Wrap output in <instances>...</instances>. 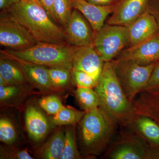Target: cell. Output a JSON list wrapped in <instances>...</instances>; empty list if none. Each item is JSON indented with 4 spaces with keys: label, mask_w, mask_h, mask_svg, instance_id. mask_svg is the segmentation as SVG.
<instances>
[{
    "label": "cell",
    "mask_w": 159,
    "mask_h": 159,
    "mask_svg": "<svg viewBox=\"0 0 159 159\" xmlns=\"http://www.w3.org/2000/svg\"><path fill=\"white\" fill-rule=\"evenodd\" d=\"M0 44L11 50L30 48L38 43L30 33L19 24L1 15Z\"/></svg>",
    "instance_id": "ba28073f"
},
{
    "label": "cell",
    "mask_w": 159,
    "mask_h": 159,
    "mask_svg": "<svg viewBox=\"0 0 159 159\" xmlns=\"http://www.w3.org/2000/svg\"><path fill=\"white\" fill-rule=\"evenodd\" d=\"M81 111L65 107L57 114L53 116L52 122L55 125H75L79 123L85 114Z\"/></svg>",
    "instance_id": "7402d4cb"
},
{
    "label": "cell",
    "mask_w": 159,
    "mask_h": 159,
    "mask_svg": "<svg viewBox=\"0 0 159 159\" xmlns=\"http://www.w3.org/2000/svg\"><path fill=\"white\" fill-rule=\"evenodd\" d=\"M95 90L99 97V107L118 124L130 126L135 113L133 103L125 96L112 61L105 62Z\"/></svg>",
    "instance_id": "7a4b0ae2"
},
{
    "label": "cell",
    "mask_w": 159,
    "mask_h": 159,
    "mask_svg": "<svg viewBox=\"0 0 159 159\" xmlns=\"http://www.w3.org/2000/svg\"><path fill=\"white\" fill-rule=\"evenodd\" d=\"M104 63L93 47H78L73 57L72 70L85 72L97 82Z\"/></svg>",
    "instance_id": "8fae6325"
},
{
    "label": "cell",
    "mask_w": 159,
    "mask_h": 159,
    "mask_svg": "<svg viewBox=\"0 0 159 159\" xmlns=\"http://www.w3.org/2000/svg\"><path fill=\"white\" fill-rule=\"evenodd\" d=\"M39 1H40V0H39Z\"/></svg>",
    "instance_id": "d590c367"
},
{
    "label": "cell",
    "mask_w": 159,
    "mask_h": 159,
    "mask_svg": "<svg viewBox=\"0 0 159 159\" xmlns=\"http://www.w3.org/2000/svg\"><path fill=\"white\" fill-rule=\"evenodd\" d=\"M89 2L100 6H111L116 5L120 0H86Z\"/></svg>",
    "instance_id": "d6a6232c"
},
{
    "label": "cell",
    "mask_w": 159,
    "mask_h": 159,
    "mask_svg": "<svg viewBox=\"0 0 159 159\" xmlns=\"http://www.w3.org/2000/svg\"><path fill=\"white\" fill-rule=\"evenodd\" d=\"M1 159H33L27 149L22 150H8L1 148Z\"/></svg>",
    "instance_id": "f546056e"
},
{
    "label": "cell",
    "mask_w": 159,
    "mask_h": 159,
    "mask_svg": "<svg viewBox=\"0 0 159 159\" xmlns=\"http://www.w3.org/2000/svg\"><path fill=\"white\" fill-rule=\"evenodd\" d=\"M133 103L137 115L149 117L159 125V90L142 91Z\"/></svg>",
    "instance_id": "2e32d148"
},
{
    "label": "cell",
    "mask_w": 159,
    "mask_h": 159,
    "mask_svg": "<svg viewBox=\"0 0 159 159\" xmlns=\"http://www.w3.org/2000/svg\"><path fill=\"white\" fill-rule=\"evenodd\" d=\"M72 77L77 87L95 88L97 82L89 74L83 71L73 70Z\"/></svg>",
    "instance_id": "83f0119b"
},
{
    "label": "cell",
    "mask_w": 159,
    "mask_h": 159,
    "mask_svg": "<svg viewBox=\"0 0 159 159\" xmlns=\"http://www.w3.org/2000/svg\"><path fill=\"white\" fill-rule=\"evenodd\" d=\"M82 15L77 9H73L65 31L71 45L93 47V31Z\"/></svg>",
    "instance_id": "9c48e42d"
},
{
    "label": "cell",
    "mask_w": 159,
    "mask_h": 159,
    "mask_svg": "<svg viewBox=\"0 0 159 159\" xmlns=\"http://www.w3.org/2000/svg\"><path fill=\"white\" fill-rule=\"evenodd\" d=\"M118 123L100 107L86 111L79 122L82 148L88 155L98 156L111 141Z\"/></svg>",
    "instance_id": "3957f363"
},
{
    "label": "cell",
    "mask_w": 159,
    "mask_h": 159,
    "mask_svg": "<svg viewBox=\"0 0 159 159\" xmlns=\"http://www.w3.org/2000/svg\"><path fill=\"white\" fill-rule=\"evenodd\" d=\"M25 122L29 137L34 142L41 141L48 134V121L44 115L34 107L31 106L26 109Z\"/></svg>",
    "instance_id": "e0dca14e"
},
{
    "label": "cell",
    "mask_w": 159,
    "mask_h": 159,
    "mask_svg": "<svg viewBox=\"0 0 159 159\" xmlns=\"http://www.w3.org/2000/svg\"><path fill=\"white\" fill-rule=\"evenodd\" d=\"M1 56L11 60L20 68L28 82L41 90L54 89L50 82L48 68L47 67L22 60L1 51Z\"/></svg>",
    "instance_id": "4fadbf2b"
},
{
    "label": "cell",
    "mask_w": 159,
    "mask_h": 159,
    "mask_svg": "<svg viewBox=\"0 0 159 159\" xmlns=\"http://www.w3.org/2000/svg\"><path fill=\"white\" fill-rule=\"evenodd\" d=\"M19 1L20 0H0V9L1 11L6 10Z\"/></svg>",
    "instance_id": "836d02e7"
},
{
    "label": "cell",
    "mask_w": 159,
    "mask_h": 159,
    "mask_svg": "<svg viewBox=\"0 0 159 159\" xmlns=\"http://www.w3.org/2000/svg\"><path fill=\"white\" fill-rule=\"evenodd\" d=\"M129 127L148 145L159 146V125L153 119L137 115Z\"/></svg>",
    "instance_id": "ac0fdd59"
},
{
    "label": "cell",
    "mask_w": 159,
    "mask_h": 159,
    "mask_svg": "<svg viewBox=\"0 0 159 159\" xmlns=\"http://www.w3.org/2000/svg\"><path fill=\"white\" fill-rule=\"evenodd\" d=\"M22 85H0L1 102H6L18 96L21 93V89L20 87Z\"/></svg>",
    "instance_id": "f1b7e54d"
},
{
    "label": "cell",
    "mask_w": 159,
    "mask_h": 159,
    "mask_svg": "<svg viewBox=\"0 0 159 159\" xmlns=\"http://www.w3.org/2000/svg\"><path fill=\"white\" fill-rule=\"evenodd\" d=\"M65 138L63 130L57 131L41 148V157L45 159H60L64 146Z\"/></svg>",
    "instance_id": "ffe728a7"
},
{
    "label": "cell",
    "mask_w": 159,
    "mask_h": 159,
    "mask_svg": "<svg viewBox=\"0 0 159 159\" xmlns=\"http://www.w3.org/2000/svg\"><path fill=\"white\" fill-rule=\"evenodd\" d=\"M129 43L136 45L157 34L159 25L152 14L146 11L137 20L126 26Z\"/></svg>",
    "instance_id": "5bb4252c"
},
{
    "label": "cell",
    "mask_w": 159,
    "mask_h": 159,
    "mask_svg": "<svg viewBox=\"0 0 159 159\" xmlns=\"http://www.w3.org/2000/svg\"><path fill=\"white\" fill-rule=\"evenodd\" d=\"M75 95L80 107L85 111L99 107V97L93 88L77 87Z\"/></svg>",
    "instance_id": "44dd1931"
},
{
    "label": "cell",
    "mask_w": 159,
    "mask_h": 159,
    "mask_svg": "<svg viewBox=\"0 0 159 159\" xmlns=\"http://www.w3.org/2000/svg\"><path fill=\"white\" fill-rule=\"evenodd\" d=\"M111 159H159V146L148 145L138 135L125 137L108 154Z\"/></svg>",
    "instance_id": "52a82bcc"
},
{
    "label": "cell",
    "mask_w": 159,
    "mask_h": 159,
    "mask_svg": "<svg viewBox=\"0 0 159 159\" xmlns=\"http://www.w3.org/2000/svg\"><path fill=\"white\" fill-rule=\"evenodd\" d=\"M77 48L70 44L38 42L26 49L1 51L22 60L48 68H64L72 70V61Z\"/></svg>",
    "instance_id": "277c9868"
},
{
    "label": "cell",
    "mask_w": 159,
    "mask_h": 159,
    "mask_svg": "<svg viewBox=\"0 0 159 159\" xmlns=\"http://www.w3.org/2000/svg\"><path fill=\"white\" fill-rule=\"evenodd\" d=\"M17 138V133L12 122L7 118L0 119V141L4 144L10 145Z\"/></svg>",
    "instance_id": "484cf974"
},
{
    "label": "cell",
    "mask_w": 159,
    "mask_h": 159,
    "mask_svg": "<svg viewBox=\"0 0 159 159\" xmlns=\"http://www.w3.org/2000/svg\"><path fill=\"white\" fill-rule=\"evenodd\" d=\"M158 90H159V61L157 62L148 82L143 90L145 91Z\"/></svg>",
    "instance_id": "4dcf8cb0"
},
{
    "label": "cell",
    "mask_w": 159,
    "mask_h": 159,
    "mask_svg": "<svg viewBox=\"0 0 159 159\" xmlns=\"http://www.w3.org/2000/svg\"><path fill=\"white\" fill-rule=\"evenodd\" d=\"M54 11L57 23L64 28L74 8L71 0H54Z\"/></svg>",
    "instance_id": "d4e9b609"
},
{
    "label": "cell",
    "mask_w": 159,
    "mask_h": 159,
    "mask_svg": "<svg viewBox=\"0 0 159 159\" xmlns=\"http://www.w3.org/2000/svg\"><path fill=\"white\" fill-rule=\"evenodd\" d=\"M43 7L48 12L51 19L57 22L54 11V0H40Z\"/></svg>",
    "instance_id": "1f68e13d"
},
{
    "label": "cell",
    "mask_w": 159,
    "mask_h": 159,
    "mask_svg": "<svg viewBox=\"0 0 159 159\" xmlns=\"http://www.w3.org/2000/svg\"><path fill=\"white\" fill-rule=\"evenodd\" d=\"M38 104L48 115L54 116L65 107L61 100L54 95L47 96L40 99Z\"/></svg>",
    "instance_id": "4316f807"
},
{
    "label": "cell",
    "mask_w": 159,
    "mask_h": 159,
    "mask_svg": "<svg viewBox=\"0 0 159 159\" xmlns=\"http://www.w3.org/2000/svg\"><path fill=\"white\" fill-rule=\"evenodd\" d=\"M48 71L50 82L54 89L66 86L72 77V70L64 68H48Z\"/></svg>",
    "instance_id": "cb8c5ba5"
},
{
    "label": "cell",
    "mask_w": 159,
    "mask_h": 159,
    "mask_svg": "<svg viewBox=\"0 0 159 159\" xmlns=\"http://www.w3.org/2000/svg\"><path fill=\"white\" fill-rule=\"evenodd\" d=\"M65 134L64 146L60 159H80V153L76 142L75 129L73 125L67 127Z\"/></svg>",
    "instance_id": "603a6c76"
},
{
    "label": "cell",
    "mask_w": 159,
    "mask_h": 159,
    "mask_svg": "<svg viewBox=\"0 0 159 159\" xmlns=\"http://www.w3.org/2000/svg\"><path fill=\"white\" fill-rule=\"evenodd\" d=\"M1 15L22 26L37 42L70 44L64 29L55 24L42 6L20 1L1 11Z\"/></svg>",
    "instance_id": "6da1fadb"
},
{
    "label": "cell",
    "mask_w": 159,
    "mask_h": 159,
    "mask_svg": "<svg viewBox=\"0 0 159 159\" xmlns=\"http://www.w3.org/2000/svg\"><path fill=\"white\" fill-rule=\"evenodd\" d=\"M93 33V48L104 62L111 61L129 43L126 26L107 24Z\"/></svg>",
    "instance_id": "8992f818"
},
{
    "label": "cell",
    "mask_w": 159,
    "mask_h": 159,
    "mask_svg": "<svg viewBox=\"0 0 159 159\" xmlns=\"http://www.w3.org/2000/svg\"><path fill=\"white\" fill-rule=\"evenodd\" d=\"M20 1L25 2L36 4V5H39V6H42L43 7L41 3L40 2L39 0H20Z\"/></svg>",
    "instance_id": "e575fe53"
},
{
    "label": "cell",
    "mask_w": 159,
    "mask_h": 159,
    "mask_svg": "<svg viewBox=\"0 0 159 159\" xmlns=\"http://www.w3.org/2000/svg\"><path fill=\"white\" fill-rule=\"evenodd\" d=\"M0 77L8 85H23L28 80L20 68L11 60L1 56Z\"/></svg>",
    "instance_id": "d6986e66"
},
{
    "label": "cell",
    "mask_w": 159,
    "mask_h": 159,
    "mask_svg": "<svg viewBox=\"0 0 159 159\" xmlns=\"http://www.w3.org/2000/svg\"><path fill=\"white\" fill-rule=\"evenodd\" d=\"M149 0H120L107 24L127 26L147 11Z\"/></svg>",
    "instance_id": "7c38bea8"
},
{
    "label": "cell",
    "mask_w": 159,
    "mask_h": 159,
    "mask_svg": "<svg viewBox=\"0 0 159 159\" xmlns=\"http://www.w3.org/2000/svg\"><path fill=\"white\" fill-rule=\"evenodd\" d=\"M112 62L123 92L132 102L143 91L157 63L142 66L133 61L118 59Z\"/></svg>",
    "instance_id": "5b68a950"
},
{
    "label": "cell",
    "mask_w": 159,
    "mask_h": 159,
    "mask_svg": "<svg viewBox=\"0 0 159 159\" xmlns=\"http://www.w3.org/2000/svg\"><path fill=\"white\" fill-rule=\"evenodd\" d=\"M118 59L133 61L145 66L159 61V33L123 51Z\"/></svg>",
    "instance_id": "30bf717a"
},
{
    "label": "cell",
    "mask_w": 159,
    "mask_h": 159,
    "mask_svg": "<svg viewBox=\"0 0 159 159\" xmlns=\"http://www.w3.org/2000/svg\"><path fill=\"white\" fill-rule=\"evenodd\" d=\"M74 9H77L87 20L93 32L100 30L104 25L106 19L112 13L116 5L100 6L86 0H71Z\"/></svg>",
    "instance_id": "9a60e30c"
}]
</instances>
